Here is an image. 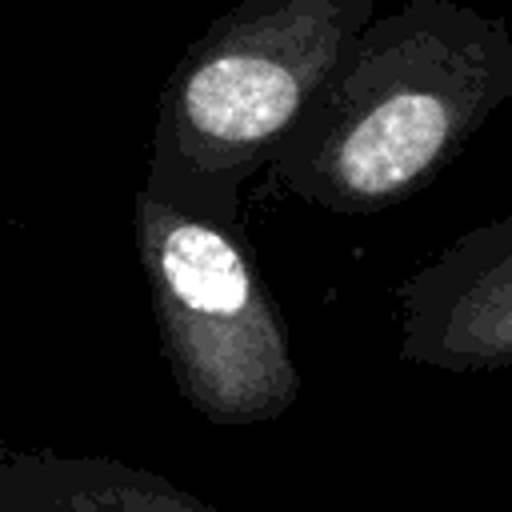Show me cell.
Segmentation results:
<instances>
[{"label": "cell", "mask_w": 512, "mask_h": 512, "mask_svg": "<svg viewBox=\"0 0 512 512\" xmlns=\"http://www.w3.org/2000/svg\"><path fill=\"white\" fill-rule=\"evenodd\" d=\"M512 100V28L464 0H404L352 44L272 180L324 212L372 216L424 192Z\"/></svg>", "instance_id": "6da1fadb"}, {"label": "cell", "mask_w": 512, "mask_h": 512, "mask_svg": "<svg viewBox=\"0 0 512 512\" xmlns=\"http://www.w3.org/2000/svg\"><path fill=\"white\" fill-rule=\"evenodd\" d=\"M400 360L436 372L512 368V212L440 248L396 288Z\"/></svg>", "instance_id": "277c9868"}, {"label": "cell", "mask_w": 512, "mask_h": 512, "mask_svg": "<svg viewBox=\"0 0 512 512\" xmlns=\"http://www.w3.org/2000/svg\"><path fill=\"white\" fill-rule=\"evenodd\" d=\"M0 512H220L160 472L56 448L0 452Z\"/></svg>", "instance_id": "5b68a950"}, {"label": "cell", "mask_w": 512, "mask_h": 512, "mask_svg": "<svg viewBox=\"0 0 512 512\" xmlns=\"http://www.w3.org/2000/svg\"><path fill=\"white\" fill-rule=\"evenodd\" d=\"M372 8L376 0H240L220 12L160 88L144 188L240 220L248 180L300 132Z\"/></svg>", "instance_id": "7a4b0ae2"}, {"label": "cell", "mask_w": 512, "mask_h": 512, "mask_svg": "<svg viewBox=\"0 0 512 512\" xmlns=\"http://www.w3.org/2000/svg\"><path fill=\"white\" fill-rule=\"evenodd\" d=\"M132 236L180 400L220 428L280 420L304 376L240 220L180 208L140 184Z\"/></svg>", "instance_id": "3957f363"}]
</instances>
